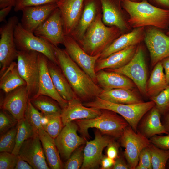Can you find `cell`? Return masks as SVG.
<instances>
[{"mask_svg":"<svg viewBox=\"0 0 169 169\" xmlns=\"http://www.w3.org/2000/svg\"><path fill=\"white\" fill-rule=\"evenodd\" d=\"M43 113L39 112L28 100L24 118L32 127L34 132L38 134L43 128L42 119Z\"/></svg>","mask_w":169,"mask_h":169,"instance_id":"cell-37","label":"cell"},{"mask_svg":"<svg viewBox=\"0 0 169 169\" xmlns=\"http://www.w3.org/2000/svg\"><path fill=\"white\" fill-rule=\"evenodd\" d=\"M77 131V125L72 121L64 126L54 139L59 154L64 159L67 160L77 148L86 142L85 138L78 135Z\"/></svg>","mask_w":169,"mask_h":169,"instance_id":"cell-15","label":"cell"},{"mask_svg":"<svg viewBox=\"0 0 169 169\" xmlns=\"http://www.w3.org/2000/svg\"><path fill=\"white\" fill-rule=\"evenodd\" d=\"M38 54L35 51H18V70L26 83L29 99L36 96L38 93L39 78Z\"/></svg>","mask_w":169,"mask_h":169,"instance_id":"cell-6","label":"cell"},{"mask_svg":"<svg viewBox=\"0 0 169 169\" xmlns=\"http://www.w3.org/2000/svg\"><path fill=\"white\" fill-rule=\"evenodd\" d=\"M98 96L105 100L117 104H133L144 102L140 95L133 90L124 88L103 90Z\"/></svg>","mask_w":169,"mask_h":169,"instance_id":"cell-28","label":"cell"},{"mask_svg":"<svg viewBox=\"0 0 169 169\" xmlns=\"http://www.w3.org/2000/svg\"><path fill=\"white\" fill-rule=\"evenodd\" d=\"M59 0H17L14 10L18 12L24 8L29 6L45 4L49 3H55Z\"/></svg>","mask_w":169,"mask_h":169,"instance_id":"cell-43","label":"cell"},{"mask_svg":"<svg viewBox=\"0 0 169 169\" xmlns=\"http://www.w3.org/2000/svg\"><path fill=\"white\" fill-rule=\"evenodd\" d=\"M96 74V84L103 90L116 88L134 90L136 87L129 78L117 72L102 69Z\"/></svg>","mask_w":169,"mask_h":169,"instance_id":"cell-24","label":"cell"},{"mask_svg":"<svg viewBox=\"0 0 169 169\" xmlns=\"http://www.w3.org/2000/svg\"><path fill=\"white\" fill-rule=\"evenodd\" d=\"M102 11V20L105 25L119 28L123 34L133 29L128 22L127 15L122 8L121 0H100Z\"/></svg>","mask_w":169,"mask_h":169,"instance_id":"cell-14","label":"cell"},{"mask_svg":"<svg viewBox=\"0 0 169 169\" xmlns=\"http://www.w3.org/2000/svg\"><path fill=\"white\" fill-rule=\"evenodd\" d=\"M29 97L26 85L6 93L1 104V108L8 112L18 121L24 117Z\"/></svg>","mask_w":169,"mask_h":169,"instance_id":"cell-17","label":"cell"},{"mask_svg":"<svg viewBox=\"0 0 169 169\" xmlns=\"http://www.w3.org/2000/svg\"><path fill=\"white\" fill-rule=\"evenodd\" d=\"M63 44L71 59L96 83L95 63L100 54L95 56L88 54L82 48L76 40L70 35H65Z\"/></svg>","mask_w":169,"mask_h":169,"instance_id":"cell-12","label":"cell"},{"mask_svg":"<svg viewBox=\"0 0 169 169\" xmlns=\"http://www.w3.org/2000/svg\"><path fill=\"white\" fill-rule=\"evenodd\" d=\"M136 169H147L146 167L143 166L138 164L136 166Z\"/></svg>","mask_w":169,"mask_h":169,"instance_id":"cell-55","label":"cell"},{"mask_svg":"<svg viewBox=\"0 0 169 169\" xmlns=\"http://www.w3.org/2000/svg\"><path fill=\"white\" fill-rule=\"evenodd\" d=\"M161 62L154 66L146 85V96L150 98L155 96L168 85Z\"/></svg>","mask_w":169,"mask_h":169,"instance_id":"cell-31","label":"cell"},{"mask_svg":"<svg viewBox=\"0 0 169 169\" xmlns=\"http://www.w3.org/2000/svg\"><path fill=\"white\" fill-rule=\"evenodd\" d=\"M57 8L56 3L26 7L22 11L20 23L25 29L33 33Z\"/></svg>","mask_w":169,"mask_h":169,"instance_id":"cell-19","label":"cell"},{"mask_svg":"<svg viewBox=\"0 0 169 169\" xmlns=\"http://www.w3.org/2000/svg\"><path fill=\"white\" fill-rule=\"evenodd\" d=\"M123 34L117 27L105 24L101 15L98 14L82 38L79 41V45L88 54L95 56L100 54Z\"/></svg>","mask_w":169,"mask_h":169,"instance_id":"cell-3","label":"cell"},{"mask_svg":"<svg viewBox=\"0 0 169 169\" xmlns=\"http://www.w3.org/2000/svg\"><path fill=\"white\" fill-rule=\"evenodd\" d=\"M25 85L26 82L18 72L17 64L14 61L0 75V88L6 93Z\"/></svg>","mask_w":169,"mask_h":169,"instance_id":"cell-32","label":"cell"},{"mask_svg":"<svg viewBox=\"0 0 169 169\" xmlns=\"http://www.w3.org/2000/svg\"><path fill=\"white\" fill-rule=\"evenodd\" d=\"M165 33L166 35L169 36V28L167 30H166Z\"/></svg>","mask_w":169,"mask_h":169,"instance_id":"cell-56","label":"cell"},{"mask_svg":"<svg viewBox=\"0 0 169 169\" xmlns=\"http://www.w3.org/2000/svg\"><path fill=\"white\" fill-rule=\"evenodd\" d=\"M144 41L149 51L151 63L154 66L169 57V36L163 31L153 27H145Z\"/></svg>","mask_w":169,"mask_h":169,"instance_id":"cell-11","label":"cell"},{"mask_svg":"<svg viewBox=\"0 0 169 169\" xmlns=\"http://www.w3.org/2000/svg\"><path fill=\"white\" fill-rule=\"evenodd\" d=\"M42 124L45 131L54 139L59 135L63 127L60 113L49 115L43 114Z\"/></svg>","mask_w":169,"mask_h":169,"instance_id":"cell-34","label":"cell"},{"mask_svg":"<svg viewBox=\"0 0 169 169\" xmlns=\"http://www.w3.org/2000/svg\"><path fill=\"white\" fill-rule=\"evenodd\" d=\"M165 115H166V116L165 119V124L163 125L168 132V134H169V112Z\"/></svg>","mask_w":169,"mask_h":169,"instance_id":"cell-54","label":"cell"},{"mask_svg":"<svg viewBox=\"0 0 169 169\" xmlns=\"http://www.w3.org/2000/svg\"><path fill=\"white\" fill-rule=\"evenodd\" d=\"M151 155L149 146L143 149L139 157V164L145 166L147 169H152Z\"/></svg>","mask_w":169,"mask_h":169,"instance_id":"cell-44","label":"cell"},{"mask_svg":"<svg viewBox=\"0 0 169 169\" xmlns=\"http://www.w3.org/2000/svg\"><path fill=\"white\" fill-rule=\"evenodd\" d=\"M77 97L73 98L62 109L61 117L63 127L76 120L93 118L101 114V109L86 106Z\"/></svg>","mask_w":169,"mask_h":169,"instance_id":"cell-21","label":"cell"},{"mask_svg":"<svg viewBox=\"0 0 169 169\" xmlns=\"http://www.w3.org/2000/svg\"><path fill=\"white\" fill-rule=\"evenodd\" d=\"M29 99L33 106L44 115L61 113L62 109L58 103L49 96L38 95Z\"/></svg>","mask_w":169,"mask_h":169,"instance_id":"cell-33","label":"cell"},{"mask_svg":"<svg viewBox=\"0 0 169 169\" xmlns=\"http://www.w3.org/2000/svg\"><path fill=\"white\" fill-rule=\"evenodd\" d=\"M152 5L159 8L169 10V0H147Z\"/></svg>","mask_w":169,"mask_h":169,"instance_id":"cell-47","label":"cell"},{"mask_svg":"<svg viewBox=\"0 0 169 169\" xmlns=\"http://www.w3.org/2000/svg\"><path fill=\"white\" fill-rule=\"evenodd\" d=\"M101 110V114L97 117L74 120L77 125L78 131L85 138H90L88 130L91 128L97 129L102 134L120 138L129 124L117 113L108 110Z\"/></svg>","mask_w":169,"mask_h":169,"instance_id":"cell-4","label":"cell"},{"mask_svg":"<svg viewBox=\"0 0 169 169\" xmlns=\"http://www.w3.org/2000/svg\"><path fill=\"white\" fill-rule=\"evenodd\" d=\"M17 0H0V9L9 6L14 7Z\"/></svg>","mask_w":169,"mask_h":169,"instance_id":"cell-53","label":"cell"},{"mask_svg":"<svg viewBox=\"0 0 169 169\" xmlns=\"http://www.w3.org/2000/svg\"><path fill=\"white\" fill-rule=\"evenodd\" d=\"M101 6L100 0H84L83 10L78 23L70 36L81 40L95 20L96 14Z\"/></svg>","mask_w":169,"mask_h":169,"instance_id":"cell-26","label":"cell"},{"mask_svg":"<svg viewBox=\"0 0 169 169\" xmlns=\"http://www.w3.org/2000/svg\"><path fill=\"white\" fill-rule=\"evenodd\" d=\"M149 112L142 123L141 133L147 138L161 134H168L161 122V114L155 105Z\"/></svg>","mask_w":169,"mask_h":169,"instance_id":"cell-30","label":"cell"},{"mask_svg":"<svg viewBox=\"0 0 169 169\" xmlns=\"http://www.w3.org/2000/svg\"><path fill=\"white\" fill-rule=\"evenodd\" d=\"M17 131V126L2 134L0 138V152L12 153L14 148Z\"/></svg>","mask_w":169,"mask_h":169,"instance_id":"cell-38","label":"cell"},{"mask_svg":"<svg viewBox=\"0 0 169 169\" xmlns=\"http://www.w3.org/2000/svg\"><path fill=\"white\" fill-rule=\"evenodd\" d=\"M44 155L50 168L61 169L63 166L59 153L56 145L54 139L51 137L43 128L38 132Z\"/></svg>","mask_w":169,"mask_h":169,"instance_id":"cell-29","label":"cell"},{"mask_svg":"<svg viewBox=\"0 0 169 169\" xmlns=\"http://www.w3.org/2000/svg\"><path fill=\"white\" fill-rule=\"evenodd\" d=\"M19 22L18 17L13 16L0 28V75L17 59L18 50L14 42V33L15 27Z\"/></svg>","mask_w":169,"mask_h":169,"instance_id":"cell-9","label":"cell"},{"mask_svg":"<svg viewBox=\"0 0 169 169\" xmlns=\"http://www.w3.org/2000/svg\"><path fill=\"white\" fill-rule=\"evenodd\" d=\"M16 126L15 145L12 153L17 156L23 142L37 133L34 132L24 117L18 121Z\"/></svg>","mask_w":169,"mask_h":169,"instance_id":"cell-35","label":"cell"},{"mask_svg":"<svg viewBox=\"0 0 169 169\" xmlns=\"http://www.w3.org/2000/svg\"><path fill=\"white\" fill-rule=\"evenodd\" d=\"M145 35L144 27L133 28L130 32L122 34L100 54L98 59H104L130 46L138 45L144 41Z\"/></svg>","mask_w":169,"mask_h":169,"instance_id":"cell-23","label":"cell"},{"mask_svg":"<svg viewBox=\"0 0 169 169\" xmlns=\"http://www.w3.org/2000/svg\"><path fill=\"white\" fill-rule=\"evenodd\" d=\"M115 160L107 156H103L100 162L101 169H109L112 167L115 163Z\"/></svg>","mask_w":169,"mask_h":169,"instance_id":"cell-48","label":"cell"},{"mask_svg":"<svg viewBox=\"0 0 169 169\" xmlns=\"http://www.w3.org/2000/svg\"><path fill=\"white\" fill-rule=\"evenodd\" d=\"M115 163L113 167L114 169H131L128 164H127L120 157H118L115 160Z\"/></svg>","mask_w":169,"mask_h":169,"instance_id":"cell-50","label":"cell"},{"mask_svg":"<svg viewBox=\"0 0 169 169\" xmlns=\"http://www.w3.org/2000/svg\"><path fill=\"white\" fill-rule=\"evenodd\" d=\"M130 0L133 1H134V2H140L142 1V0Z\"/></svg>","mask_w":169,"mask_h":169,"instance_id":"cell-57","label":"cell"},{"mask_svg":"<svg viewBox=\"0 0 169 169\" xmlns=\"http://www.w3.org/2000/svg\"><path fill=\"white\" fill-rule=\"evenodd\" d=\"M35 169H49L38 134L25 141L18 154Z\"/></svg>","mask_w":169,"mask_h":169,"instance_id":"cell-18","label":"cell"},{"mask_svg":"<svg viewBox=\"0 0 169 169\" xmlns=\"http://www.w3.org/2000/svg\"><path fill=\"white\" fill-rule=\"evenodd\" d=\"M83 146L77 148L67 160L64 167L65 169H78L83 164L84 156Z\"/></svg>","mask_w":169,"mask_h":169,"instance_id":"cell-40","label":"cell"},{"mask_svg":"<svg viewBox=\"0 0 169 169\" xmlns=\"http://www.w3.org/2000/svg\"><path fill=\"white\" fill-rule=\"evenodd\" d=\"M150 98L161 114L165 115L169 112V84L157 95Z\"/></svg>","mask_w":169,"mask_h":169,"instance_id":"cell-39","label":"cell"},{"mask_svg":"<svg viewBox=\"0 0 169 169\" xmlns=\"http://www.w3.org/2000/svg\"><path fill=\"white\" fill-rule=\"evenodd\" d=\"M18 121L6 111L2 110L0 112V134L6 132L17 124Z\"/></svg>","mask_w":169,"mask_h":169,"instance_id":"cell-41","label":"cell"},{"mask_svg":"<svg viewBox=\"0 0 169 169\" xmlns=\"http://www.w3.org/2000/svg\"><path fill=\"white\" fill-rule=\"evenodd\" d=\"M161 62L164 70L166 81L169 84V57L164 59Z\"/></svg>","mask_w":169,"mask_h":169,"instance_id":"cell-51","label":"cell"},{"mask_svg":"<svg viewBox=\"0 0 169 169\" xmlns=\"http://www.w3.org/2000/svg\"><path fill=\"white\" fill-rule=\"evenodd\" d=\"M48 67L53 84L59 95L68 101L77 97L58 65L48 59Z\"/></svg>","mask_w":169,"mask_h":169,"instance_id":"cell-27","label":"cell"},{"mask_svg":"<svg viewBox=\"0 0 169 169\" xmlns=\"http://www.w3.org/2000/svg\"><path fill=\"white\" fill-rule=\"evenodd\" d=\"M138 44L131 59L126 64L115 69H105L123 74L135 84L141 94L146 96L147 70L143 47Z\"/></svg>","mask_w":169,"mask_h":169,"instance_id":"cell-8","label":"cell"},{"mask_svg":"<svg viewBox=\"0 0 169 169\" xmlns=\"http://www.w3.org/2000/svg\"><path fill=\"white\" fill-rule=\"evenodd\" d=\"M54 49L58 65L77 98L86 102L98 96L102 89L71 59L64 49L54 46Z\"/></svg>","mask_w":169,"mask_h":169,"instance_id":"cell-1","label":"cell"},{"mask_svg":"<svg viewBox=\"0 0 169 169\" xmlns=\"http://www.w3.org/2000/svg\"><path fill=\"white\" fill-rule=\"evenodd\" d=\"M83 104L88 107L106 109L114 111L122 116L135 131L138 125L143 116L155 106L152 100L133 104H121L112 103L97 96Z\"/></svg>","mask_w":169,"mask_h":169,"instance_id":"cell-5","label":"cell"},{"mask_svg":"<svg viewBox=\"0 0 169 169\" xmlns=\"http://www.w3.org/2000/svg\"><path fill=\"white\" fill-rule=\"evenodd\" d=\"M48 59L44 55L39 53V78L38 91L37 95H43L52 98L58 103L62 109L67 105L68 101L59 95L54 86L48 70Z\"/></svg>","mask_w":169,"mask_h":169,"instance_id":"cell-22","label":"cell"},{"mask_svg":"<svg viewBox=\"0 0 169 169\" xmlns=\"http://www.w3.org/2000/svg\"><path fill=\"white\" fill-rule=\"evenodd\" d=\"M84 0H59L56 3L61 13L65 35H70L77 27Z\"/></svg>","mask_w":169,"mask_h":169,"instance_id":"cell-20","label":"cell"},{"mask_svg":"<svg viewBox=\"0 0 169 169\" xmlns=\"http://www.w3.org/2000/svg\"><path fill=\"white\" fill-rule=\"evenodd\" d=\"M17 161L15 169H32V166L19 155H17Z\"/></svg>","mask_w":169,"mask_h":169,"instance_id":"cell-49","label":"cell"},{"mask_svg":"<svg viewBox=\"0 0 169 169\" xmlns=\"http://www.w3.org/2000/svg\"><path fill=\"white\" fill-rule=\"evenodd\" d=\"M107 147V156L110 158L115 160L118 157L117 144L112 140Z\"/></svg>","mask_w":169,"mask_h":169,"instance_id":"cell-46","label":"cell"},{"mask_svg":"<svg viewBox=\"0 0 169 169\" xmlns=\"http://www.w3.org/2000/svg\"><path fill=\"white\" fill-rule=\"evenodd\" d=\"M121 4L132 29L148 26L163 31L169 29V10L156 7L147 0L140 2L121 0Z\"/></svg>","mask_w":169,"mask_h":169,"instance_id":"cell-2","label":"cell"},{"mask_svg":"<svg viewBox=\"0 0 169 169\" xmlns=\"http://www.w3.org/2000/svg\"><path fill=\"white\" fill-rule=\"evenodd\" d=\"M17 161V156L12 153L2 152L0 153V169H14Z\"/></svg>","mask_w":169,"mask_h":169,"instance_id":"cell-42","label":"cell"},{"mask_svg":"<svg viewBox=\"0 0 169 169\" xmlns=\"http://www.w3.org/2000/svg\"><path fill=\"white\" fill-rule=\"evenodd\" d=\"M13 7L9 6L2 8L0 10V22H5L6 18L11 10Z\"/></svg>","mask_w":169,"mask_h":169,"instance_id":"cell-52","label":"cell"},{"mask_svg":"<svg viewBox=\"0 0 169 169\" xmlns=\"http://www.w3.org/2000/svg\"><path fill=\"white\" fill-rule=\"evenodd\" d=\"M95 138L86 141L84 149V159L82 169L97 167L103 156L102 152L105 147L113 140L109 136H103L98 130L95 132Z\"/></svg>","mask_w":169,"mask_h":169,"instance_id":"cell-16","label":"cell"},{"mask_svg":"<svg viewBox=\"0 0 169 169\" xmlns=\"http://www.w3.org/2000/svg\"><path fill=\"white\" fill-rule=\"evenodd\" d=\"M122 146L125 148V155L131 169H135L139 162L141 151L148 147L150 140L139 132H135L129 125L120 137Z\"/></svg>","mask_w":169,"mask_h":169,"instance_id":"cell-10","label":"cell"},{"mask_svg":"<svg viewBox=\"0 0 169 169\" xmlns=\"http://www.w3.org/2000/svg\"><path fill=\"white\" fill-rule=\"evenodd\" d=\"M152 143L157 147L163 149H169V134L165 136L156 135L150 140Z\"/></svg>","mask_w":169,"mask_h":169,"instance_id":"cell-45","label":"cell"},{"mask_svg":"<svg viewBox=\"0 0 169 169\" xmlns=\"http://www.w3.org/2000/svg\"><path fill=\"white\" fill-rule=\"evenodd\" d=\"M33 33L54 46L63 44L65 34L62 17L58 8L36 29Z\"/></svg>","mask_w":169,"mask_h":169,"instance_id":"cell-13","label":"cell"},{"mask_svg":"<svg viewBox=\"0 0 169 169\" xmlns=\"http://www.w3.org/2000/svg\"><path fill=\"white\" fill-rule=\"evenodd\" d=\"M14 38L18 50L35 51L44 55L58 65L54 45L47 40L25 29L19 22L15 27Z\"/></svg>","mask_w":169,"mask_h":169,"instance_id":"cell-7","label":"cell"},{"mask_svg":"<svg viewBox=\"0 0 169 169\" xmlns=\"http://www.w3.org/2000/svg\"><path fill=\"white\" fill-rule=\"evenodd\" d=\"M138 45L130 46L104 59H98L95 65V72L102 69H115L125 65L133 56Z\"/></svg>","mask_w":169,"mask_h":169,"instance_id":"cell-25","label":"cell"},{"mask_svg":"<svg viewBox=\"0 0 169 169\" xmlns=\"http://www.w3.org/2000/svg\"><path fill=\"white\" fill-rule=\"evenodd\" d=\"M153 169H165L169 159V149L159 148L151 143L149 146Z\"/></svg>","mask_w":169,"mask_h":169,"instance_id":"cell-36","label":"cell"}]
</instances>
